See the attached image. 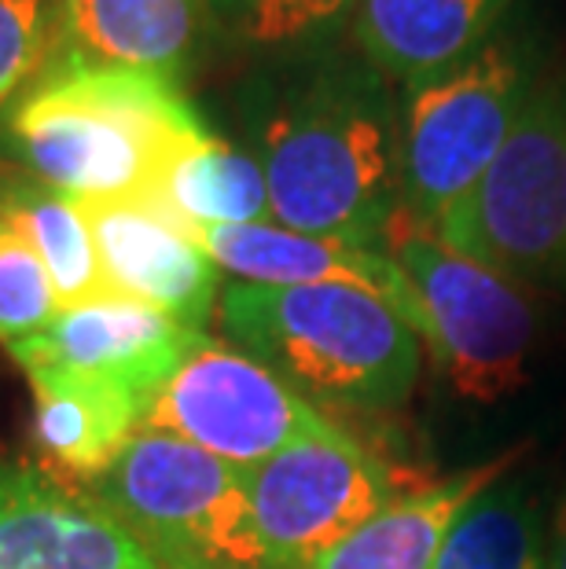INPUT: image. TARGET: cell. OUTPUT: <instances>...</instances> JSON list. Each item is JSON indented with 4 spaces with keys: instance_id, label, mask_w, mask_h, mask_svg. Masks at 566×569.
<instances>
[{
    "instance_id": "30bf717a",
    "label": "cell",
    "mask_w": 566,
    "mask_h": 569,
    "mask_svg": "<svg viewBox=\"0 0 566 569\" xmlns=\"http://www.w3.org/2000/svg\"><path fill=\"white\" fill-rule=\"evenodd\" d=\"M207 331H191L166 312L118 290L59 306L41 335L11 346L22 371H70L115 382L143 405Z\"/></svg>"
},
{
    "instance_id": "52a82bcc",
    "label": "cell",
    "mask_w": 566,
    "mask_h": 569,
    "mask_svg": "<svg viewBox=\"0 0 566 569\" xmlns=\"http://www.w3.org/2000/svg\"><path fill=\"white\" fill-rule=\"evenodd\" d=\"M430 232L515 283H566V78L534 84L486 177Z\"/></svg>"
},
{
    "instance_id": "7c38bea8",
    "label": "cell",
    "mask_w": 566,
    "mask_h": 569,
    "mask_svg": "<svg viewBox=\"0 0 566 569\" xmlns=\"http://www.w3.org/2000/svg\"><path fill=\"white\" fill-rule=\"evenodd\" d=\"M103 280L126 298L202 331L218 298V264L177 217L155 199L81 202Z\"/></svg>"
},
{
    "instance_id": "8fae6325",
    "label": "cell",
    "mask_w": 566,
    "mask_h": 569,
    "mask_svg": "<svg viewBox=\"0 0 566 569\" xmlns=\"http://www.w3.org/2000/svg\"><path fill=\"white\" fill-rule=\"evenodd\" d=\"M0 569H159L96 500L44 467L0 459Z\"/></svg>"
},
{
    "instance_id": "e0dca14e",
    "label": "cell",
    "mask_w": 566,
    "mask_h": 569,
    "mask_svg": "<svg viewBox=\"0 0 566 569\" xmlns=\"http://www.w3.org/2000/svg\"><path fill=\"white\" fill-rule=\"evenodd\" d=\"M33 445L56 478L96 481L140 433L143 401L115 382L70 371H27Z\"/></svg>"
},
{
    "instance_id": "277c9868",
    "label": "cell",
    "mask_w": 566,
    "mask_h": 569,
    "mask_svg": "<svg viewBox=\"0 0 566 569\" xmlns=\"http://www.w3.org/2000/svg\"><path fill=\"white\" fill-rule=\"evenodd\" d=\"M89 492L159 569H272L244 470L170 433L140 430Z\"/></svg>"
},
{
    "instance_id": "ffe728a7",
    "label": "cell",
    "mask_w": 566,
    "mask_h": 569,
    "mask_svg": "<svg viewBox=\"0 0 566 569\" xmlns=\"http://www.w3.org/2000/svg\"><path fill=\"white\" fill-rule=\"evenodd\" d=\"M435 569H548L526 489L497 481L481 492L456 518Z\"/></svg>"
},
{
    "instance_id": "d6986e66",
    "label": "cell",
    "mask_w": 566,
    "mask_h": 569,
    "mask_svg": "<svg viewBox=\"0 0 566 569\" xmlns=\"http://www.w3.org/2000/svg\"><path fill=\"white\" fill-rule=\"evenodd\" d=\"M0 221L16 228L38 250L48 276H52L59 306H75V301L111 290L103 280L92 228L78 199L0 162Z\"/></svg>"
},
{
    "instance_id": "3957f363",
    "label": "cell",
    "mask_w": 566,
    "mask_h": 569,
    "mask_svg": "<svg viewBox=\"0 0 566 569\" xmlns=\"http://www.w3.org/2000/svg\"><path fill=\"white\" fill-rule=\"evenodd\" d=\"M221 331L312 408L387 411L419 379V335L379 295L349 283L225 287Z\"/></svg>"
},
{
    "instance_id": "44dd1931",
    "label": "cell",
    "mask_w": 566,
    "mask_h": 569,
    "mask_svg": "<svg viewBox=\"0 0 566 569\" xmlns=\"http://www.w3.org/2000/svg\"><path fill=\"white\" fill-rule=\"evenodd\" d=\"M214 30L255 52L295 56L331 44L354 0H207Z\"/></svg>"
},
{
    "instance_id": "5b68a950",
    "label": "cell",
    "mask_w": 566,
    "mask_h": 569,
    "mask_svg": "<svg viewBox=\"0 0 566 569\" xmlns=\"http://www.w3.org/2000/svg\"><path fill=\"white\" fill-rule=\"evenodd\" d=\"M383 247L413 287L419 309L416 335L453 393L493 405L519 390L537 331L519 283L445 247L405 206L387 224Z\"/></svg>"
},
{
    "instance_id": "603a6c76",
    "label": "cell",
    "mask_w": 566,
    "mask_h": 569,
    "mask_svg": "<svg viewBox=\"0 0 566 569\" xmlns=\"http://www.w3.org/2000/svg\"><path fill=\"white\" fill-rule=\"evenodd\" d=\"M56 22L59 0H0V111L48 63Z\"/></svg>"
},
{
    "instance_id": "6da1fadb",
    "label": "cell",
    "mask_w": 566,
    "mask_h": 569,
    "mask_svg": "<svg viewBox=\"0 0 566 569\" xmlns=\"http://www.w3.org/2000/svg\"><path fill=\"white\" fill-rule=\"evenodd\" d=\"M244 122L276 224L383 247L401 210V103L390 78L360 52L309 48L250 81Z\"/></svg>"
},
{
    "instance_id": "5bb4252c",
    "label": "cell",
    "mask_w": 566,
    "mask_h": 569,
    "mask_svg": "<svg viewBox=\"0 0 566 569\" xmlns=\"http://www.w3.org/2000/svg\"><path fill=\"white\" fill-rule=\"evenodd\" d=\"M210 33L218 30L207 0H59L52 56L177 81Z\"/></svg>"
},
{
    "instance_id": "ac0fdd59",
    "label": "cell",
    "mask_w": 566,
    "mask_h": 569,
    "mask_svg": "<svg viewBox=\"0 0 566 569\" xmlns=\"http://www.w3.org/2000/svg\"><path fill=\"white\" fill-rule=\"evenodd\" d=\"M188 232L214 224H261L272 217L269 184L250 148H236L218 132H199L166 159L151 191Z\"/></svg>"
},
{
    "instance_id": "ba28073f",
    "label": "cell",
    "mask_w": 566,
    "mask_h": 569,
    "mask_svg": "<svg viewBox=\"0 0 566 569\" xmlns=\"http://www.w3.org/2000/svg\"><path fill=\"white\" fill-rule=\"evenodd\" d=\"M244 478L272 569H309L397 496L419 489L331 419L244 470Z\"/></svg>"
},
{
    "instance_id": "7a4b0ae2",
    "label": "cell",
    "mask_w": 566,
    "mask_h": 569,
    "mask_svg": "<svg viewBox=\"0 0 566 569\" xmlns=\"http://www.w3.org/2000/svg\"><path fill=\"white\" fill-rule=\"evenodd\" d=\"M199 132L177 81L52 56L0 111V162L78 202L151 199L166 159Z\"/></svg>"
},
{
    "instance_id": "7402d4cb",
    "label": "cell",
    "mask_w": 566,
    "mask_h": 569,
    "mask_svg": "<svg viewBox=\"0 0 566 569\" xmlns=\"http://www.w3.org/2000/svg\"><path fill=\"white\" fill-rule=\"evenodd\" d=\"M56 312L59 295L38 250L0 221V342L11 349L41 335Z\"/></svg>"
},
{
    "instance_id": "9c48e42d",
    "label": "cell",
    "mask_w": 566,
    "mask_h": 569,
    "mask_svg": "<svg viewBox=\"0 0 566 569\" xmlns=\"http://www.w3.org/2000/svg\"><path fill=\"white\" fill-rule=\"evenodd\" d=\"M328 416L298 397L272 368L232 342L202 335L143 405L140 430L170 433L239 470L258 467Z\"/></svg>"
},
{
    "instance_id": "4fadbf2b",
    "label": "cell",
    "mask_w": 566,
    "mask_h": 569,
    "mask_svg": "<svg viewBox=\"0 0 566 569\" xmlns=\"http://www.w3.org/2000/svg\"><path fill=\"white\" fill-rule=\"evenodd\" d=\"M196 243L218 269L232 272L239 283L258 287H309V283H349L379 295L416 331L419 309L405 272L383 250L346 243V239L306 236L291 228L261 224H214L196 228Z\"/></svg>"
},
{
    "instance_id": "8992f818",
    "label": "cell",
    "mask_w": 566,
    "mask_h": 569,
    "mask_svg": "<svg viewBox=\"0 0 566 569\" xmlns=\"http://www.w3.org/2000/svg\"><path fill=\"white\" fill-rule=\"evenodd\" d=\"M534 92L529 52L515 33L493 38L441 74L405 84L401 103V206L438 228L512 137Z\"/></svg>"
},
{
    "instance_id": "9a60e30c",
    "label": "cell",
    "mask_w": 566,
    "mask_h": 569,
    "mask_svg": "<svg viewBox=\"0 0 566 569\" xmlns=\"http://www.w3.org/2000/svg\"><path fill=\"white\" fill-rule=\"evenodd\" d=\"M512 0H354L349 33L383 78L413 84L475 56Z\"/></svg>"
},
{
    "instance_id": "2e32d148",
    "label": "cell",
    "mask_w": 566,
    "mask_h": 569,
    "mask_svg": "<svg viewBox=\"0 0 566 569\" xmlns=\"http://www.w3.org/2000/svg\"><path fill=\"white\" fill-rule=\"evenodd\" d=\"M519 456L523 448H512V452L456 478L424 481L419 489L397 496L376 518H368L328 555H320L309 569H435L456 518L481 492L504 481V475L519 463Z\"/></svg>"
},
{
    "instance_id": "cb8c5ba5",
    "label": "cell",
    "mask_w": 566,
    "mask_h": 569,
    "mask_svg": "<svg viewBox=\"0 0 566 569\" xmlns=\"http://www.w3.org/2000/svg\"><path fill=\"white\" fill-rule=\"evenodd\" d=\"M548 569H566V496L559 503L556 518H552V537H548Z\"/></svg>"
}]
</instances>
